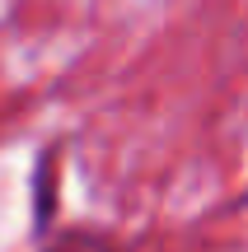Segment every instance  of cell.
Listing matches in <instances>:
<instances>
[{"mask_svg":"<svg viewBox=\"0 0 248 252\" xmlns=\"http://www.w3.org/2000/svg\"><path fill=\"white\" fill-rule=\"evenodd\" d=\"M42 252H117V248L94 238V234H66V238H56V243H47Z\"/></svg>","mask_w":248,"mask_h":252,"instance_id":"obj_1","label":"cell"}]
</instances>
